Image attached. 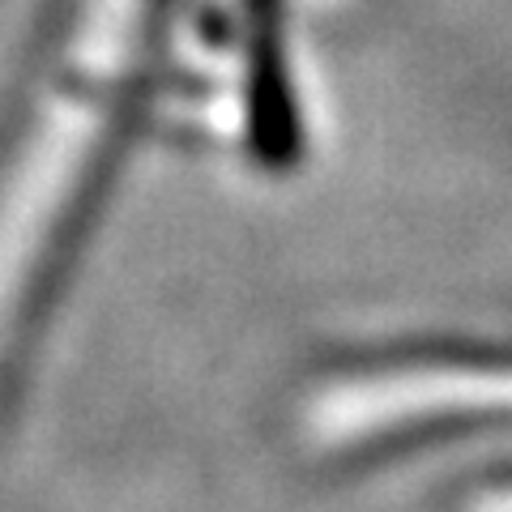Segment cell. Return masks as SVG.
Segmentation results:
<instances>
[{"label":"cell","instance_id":"cell-1","mask_svg":"<svg viewBox=\"0 0 512 512\" xmlns=\"http://www.w3.org/2000/svg\"><path fill=\"white\" fill-rule=\"evenodd\" d=\"M500 423H512V350L495 346H410L346 359L320 372L299 402V436L325 457H367Z\"/></svg>","mask_w":512,"mask_h":512}]
</instances>
